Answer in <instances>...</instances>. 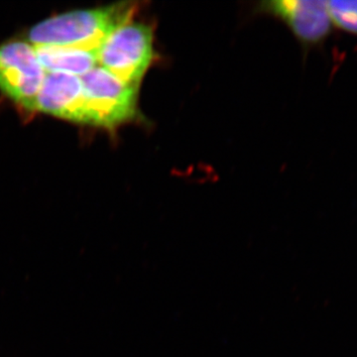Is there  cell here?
<instances>
[{"instance_id":"277c9868","label":"cell","mask_w":357,"mask_h":357,"mask_svg":"<svg viewBox=\"0 0 357 357\" xmlns=\"http://www.w3.org/2000/svg\"><path fill=\"white\" fill-rule=\"evenodd\" d=\"M45 76L33 45L23 41L0 45V91L13 102L33 112Z\"/></svg>"},{"instance_id":"7a4b0ae2","label":"cell","mask_w":357,"mask_h":357,"mask_svg":"<svg viewBox=\"0 0 357 357\" xmlns=\"http://www.w3.org/2000/svg\"><path fill=\"white\" fill-rule=\"evenodd\" d=\"M84 91V124L117 128L137 114V86L126 83L102 67L81 77Z\"/></svg>"},{"instance_id":"5b68a950","label":"cell","mask_w":357,"mask_h":357,"mask_svg":"<svg viewBox=\"0 0 357 357\" xmlns=\"http://www.w3.org/2000/svg\"><path fill=\"white\" fill-rule=\"evenodd\" d=\"M33 112L84 123V91L81 77L63 73H47Z\"/></svg>"},{"instance_id":"52a82bcc","label":"cell","mask_w":357,"mask_h":357,"mask_svg":"<svg viewBox=\"0 0 357 357\" xmlns=\"http://www.w3.org/2000/svg\"><path fill=\"white\" fill-rule=\"evenodd\" d=\"M45 72L83 77L98 67V50L75 47L34 46Z\"/></svg>"},{"instance_id":"6da1fadb","label":"cell","mask_w":357,"mask_h":357,"mask_svg":"<svg viewBox=\"0 0 357 357\" xmlns=\"http://www.w3.org/2000/svg\"><path fill=\"white\" fill-rule=\"evenodd\" d=\"M135 10V3L122 2L100 8L70 11L35 25L28 33V40L33 46L98 50L116 28L132 20Z\"/></svg>"},{"instance_id":"3957f363","label":"cell","mask_w":357,"mask_h":357,"mask_svg":"<svg viewBox=\"0 0 357 357\" xmlns=\"http://www.w3.org/2000/svg\"><path fill=\"white\" fill-rule=\"evenodd\" d=\"M154 58L153 31L149 25L124 23L98 50V65L126 83L137 86Z\"/></svg>"},{"instance_id":"8992f818","label":"cell","mask_w":357,"mask_h":357,"mask_svg":"<svg viewBox=\"0 0 357 357\" xmlns=\"http://www.w3.org/2000/svg\"><path fill=\"white\" fill-rule=\"evenodd\" d=\"M266 8L281 18L294 34L307 44L324 41L332 29L326 1L321 0H277Z\"/></svg>"},{"instance_id":"ba28073f","label":"cell","mask_w":357,"mask_h":357,"mask_svg":"<svg viewBox=\"0 0 357 357\" xmlns=\"http://www.w3.org/2000/svg\"><path fill=\"white\" fill-rule=\"evenodd\" d=\"M332 23L351 34L357 35V0L326 1Z\"/></svg>"}]
</instances>
